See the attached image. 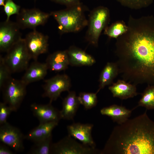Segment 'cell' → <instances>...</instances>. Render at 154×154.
I'll use <instances>...</instances> for the list:
<instances>
[{
    "mask_svg": "<svg viewBox=\"0 0 154 154\" xmlns=\"http://www.w3.org/2000/svg\"><path fill=\"white\" fill-rule=\"evenodd\" d=\"M127 25L116 43L119 74L136 85L154 84V17L130 16Z\"/></svg>",
    "mask_w": 154,
    "mask_h": 154,
    "instance_id": "obj_1",
    "label": "cell"
},
{
    "mask_svg": "<svg viewBox=\"0 0 154 154\" xmlns=\"http://www.w3.org/2000/svg\"><path fill=\"white\" fill-rule=\"evenodd\" d=\"M144 113L115 126L100 154H154V121Z\"/></svg>",
    "mask_w": 154,
    "mask_h": 154,
    "instance_id": "obj_2",
    "label": "cell"
},
{
    "mask_svg": "<svg viewBox=\"0 0 154 154\" xmlns=\"http://www.w3.org/2000/svg\"><path fill=\"white\" fill-rule=\"evenodd\" d=\"M86 8L80 3L50 13L57 22L58 29L61 34L75 33L87 26L88 20L85 15Z\"/></svg>",
    "mask_w": 154,
    "mask_h": 154,
    "instance_id": "obj_3",
    "label": "cell"
},
{
    "mask_svg": "<svg viewBox=\"0 0 154 154\" xmlns=\"http://www.w3.org/2000/svg\"><path fill=\"white\" fill-rule=\"evenodd\" d=\"M110 17V11L106 7L100 6L91 11L88 20L85 37L86 40L89 44L98 46L100 34L107 27Z\"/></svg>",
    "mask_w": 154,
    "mask_h": 154,
    "instance_id": "obj_4",
    "label": "cell"
},
{
    "mask_svg": "<svg viewBox=\"0 0 154 154\" xmlns=\"http://www.w3.org/2000/svg\"><path fill=\"white\" fill-rule=\"evenodd\" d=\"M6 53L4 61L12 73L26 70L29 66L31 58L24 38L15 44Z\"/></svg>",
    "mask_w": 154,
    "mask_h": 154,
    "instance_id": "obj_5",
    "label": "cell"
},
{
    "mask_svg": "<svg viewBox=\"0 0 154 154\" xmlns=\"http://www.w3.org/2000/svg\"><path fill=\"white\" fill-rule=\"evenodd\" d=\"M27 85L21 80L11 78L5 83L3 90L4 102L13 112L19 109L26 93Z\"/></svg>",
    "mask_w": 154,
    "mask_h": 154,
    "instance_id": "obj_6",
    "label": "cell"
},
{
    "mask_svg": "<svg viewBox=\"0 0 154 154\" xmlns=\"http://www.w3.org/2000/svg\"><path fill=\"white\" fill-rule=\"evenodd\" d=\"M100 151L96 148L85 145L77 141L68 135L58 141L52 143L50 154H96Z\"/></svg>",
    "mask_w": 154,
    "mask_h": 154,
    "instance_id": "obj_7",
    "label": "cell"
},
{
    "mask_svg": "<svg viewBox=\"0 0 154 154\" xmlns=\"http://www.w3.org/2000/svg\"><path fill=\"white\" fill-rule=\"evenodd\" d=\"M16 22L21 29H36L43 25L51 16L50 13L43 12L36 8L23 9L17 15Z\"/></svg>",
    "mask_w": 154,
    "mask_h": 154,
    "instance_id": "obj_8",
    "label": "cell"
},
{
    "mask_svg": "<svg viewBox=\"0 0 154 154\" xmlns=\"http://www.w3.org/2000/svg\"><path fill=\"white\" fill-rule=\"evenodd\" d=\"M71 86L70 77L66 74H57L46 80L42 96L48 98L50 102L55 101L63 92L69 91Z\"/></svg>",
    "mask_w": 154,
    "mask_h": 154,
    "instance_id": "obj_9",
    "label": "cell"
},
{
    "mask_svg": "<svg viewBox=\"0 0 154 154\" xmlns=\"http://www.w3.org/2000/svg\"><path fill=\"white\" fill-rule=\"evenodd\" d=\"M48 37L36 29L29 33L24 38L31 58L36 61L40 54L47 52Z\"/></svg>",
    "mask_w": 154,
    "mask_h": 154,
    "instance_id": "obj_10",
    "label": "cell"
},
{
    "mask_svg": "<svg viewBox=\"0 0 154 154\" xmlns=\"http://www.w3.org/2000/svg\"><path fill=\"white\" fill-rule=\"evenodd\" d=\"M21 29L16 22L9 20L0 24V50L7 52L22 38Z\"/></svg>",
    "mask_w": 154,
    "mask_h": 154,
    "instance_id": "obj_11",
    "label": "cell"
},
{
    "mask_svg": "<svg viewBox=\"0 0 154 154\" xmlns=\"http://www.w3.org/2000/svg\"><path fill=\"white\" fill-rule=\"evenodd\" d=\"M24 136L18 128L7 122L1 125V142L16 151L21 152L23 150V141Z\"/></svg>",
    "mask_w": 154,
    "mask_h": 154,
    "instance_id": "obj_12",
    "label": "cell"
},
{
    "mask_svg": "<svg viewBox=\"0 0 154 154\" xmlns=\"http://www.w3.org/2000/svg\"><path fill=\"white\" fill-rule=\"evenodd\" d=\"M93 126L90 123H73L67 126L68 135L85 145L96 148V145L91 134Z\"/></svg>",
    "mask_w": 154,
    "mask_h": 154,
    "instance_id": "obj_13",
    "label": "cell"
},
{
    "mask_svg": "<svg viewBox=\"0 0 154 154\" xmlns=\"http://www.w3.org/2000/svg\"><path fill=\"white\" fill-rule=\"evenodd\" d=\"M49 103L46 104L33 103L31 108L34 115L37 118L39 123L50 122H58L62 119L60 111L54 107Z\"/></svg>",
    "mask_w": 154,
    "mask_h": 154,
    "instance_id": "obj_14",
    "label": "cell"
},
{
    "mask_svg": "<svg viewBox=\"0 0 154 154\" xmlns=\"http://www.w3.org/2000/svg\"><path fill=\"white\" fill-rule=\"evenodd\" d=\"M69 65L72 66H91L96 62L95 58L82 49L71 46L66 50Z\"/></svg>",
    "mask_w": 154,
    "mask_h": 154,
    "instance_id": "obj_15",
    "label": "cell"
},
{
    "mask_svg": "<svg viewBox=\"0 0 154 154\" xmlns=\"http://www.w3.org/2000/svg\"><path fill=\"white\" fill-rule=\"evenodd\" d=\"M136 86L123 80H119L113 83L108 89L114 97L125 100L133 98L139 94Z\"/></svg>",
    "mask_w": 154,
    "mask_h": 154,
    "instance_id": "obj_16",
    "label": "cell"
},
{
    "mask_svg": "<svg viewBox=\"0 0 154 154\" xmlns=\"http://www.w3.org/2000/svg\"><path fill=\"white\" fill-rule=\"evenodd\" d=\"M48 68L46 63L35 61L28 66L21 80L27 85L43 79L47 74Z\"/></svg>",
    "mask_w": 154,
    "mask_h": 154,
    "instance_id": "obj_17",
    "label": "cell"
},
{
    "mask_svg": "<svg viewBox=\"0 0 154 154\" xmlns=\"http://www.w3.org/2000/svg\"><path fill=\"white\" fill-rule=\"evenodd\" d=\"M68 92L63 101L62 108L60 111L62 119L72 120L80 104L75 92L73 91Z\"/></svg>",
    "mask_w": 154,
    "mask_h": 154,
    "instance_id": "obj_18",
    "label": "cell"
},
{
    "mask_svg": "<svg viewBox=\"0 0 154 154\" xmlns=\"http://www.w3.org/2000/svg\"><path fill=\"white\" fill-rule=\"evenodd\" d=\"M48 69L55 72L66 70L69 65L66 50L55 52L49 55L46 62Z\"/></svg>",
    "mask_w": 154,
    "mask_h": 154,
    "instance_id": "obj_19",
    "label": "cell"
},
{
    "mask_svg": "<svg viewBox=\"0 0 154 154\" xmlns=\"http://www.w3.org/2000/svg\"><path fill=\"white\" fill-rule=\"evenodd\" d=\"M58 123L52 121L39 123L38 126L25 136L24 138L34 143L44 139L52 134V130L58 125Z\"/></svg>",
    "mask_w": 154,
    "mask_h": 154,
    "instance_id": "obj_20",
    "label": "cell"
},
{
    "mask_svg": "<svg viewBox=\"0 0 154 154\" xmlns=\"http://www.w3.org/2000/svg\"><path fill=\"white\" fill-rule=\"evenodd\" d=\"M132 110L127 109L125 107L116 104L104 107L100 110L101 114L108 116L118 124L121 123L128 119Z\"/></svg>",
    "mask_w": 154,
    "mask_h": 154,
    "instance_id": "obj_21",
    "label": "cell"
},
{
    "mask_svg": "<svg viewBox=\"0 0 154 154\" xmlns=\"http://www.w3.org/2000/svg\"><path fill=\"white\" fill-rule=\"evenodd\" d=\"M119 74L118 66L116 62H108L102 71L99 77L98 93L106 86L113 84L114 79Z\"/></svg>",
    "mask_w": 154,
    "mask_h": 154,
    "instance_id": "obj_22",
    "label": "cell"
},
{
    "mask_svg": "<svg viewBox=\"0 0 154 154\" xmlns=\"http://www.w3.org/2000/svg\"><path fill=\"white\" fill-rule=\"evenodd\" d=\"M142 106L146 110L154 109V84L148 85L143 92L137 107Z\"/></svg>",
    "mask_w": 154,
    "mask_h": 154,
    "instance_id": "obj_23",
    "label": "cell"
},
{
    "mask_svg": "<svg viewBox=\"0 0 154 154\" xmlns=\"http://www.w3.org/2000/svg\"><path fill=\"white\" fill-rule=\"evenodd\" d=\"M127 30V25L123 21H118L109 27H106L104 33L110 38L116 39L126 33Z\"/></svg>",
    "mask_w": 154,
    "mask_h": 154,
    "instance_id": "obj_24",
    "label": "cell"
},
{
    "mask_svg": "<svg viewBox=\"0 0 154 154\" xmlns=\"http://www.w3.org/2000/svg\"><path fill=\"white\" fill-rule=\"evenodd\" d=\"M52 143V134L46 138L35 143L29 152L32 154H49Z\"/></svg>",
    "mask_w": 154,
    "mask_h": 154,
    "instance_id": "obj_25",
    "label": "cell"
},
{
    "mask_svg": "<svg viewBox=\"0 0 154 154\" xmlns=\"http://www.w3.org/2000/svg\"><path fill=\"white\" fill-rule=\"evenodd\" d=\"M97 93H87L81 92L78 96L80 104L82 105L86 110H88L94 107L98 102Z\"/></svg>",
    "mask_w": 154,
    "mask_h": 154,
    "instance_id": "obj_26",
    "label": "cell"
},
{
    "mask_svg": "<svg viewBox=\"0 0 154 154\" xmlns=\"http://www.w3.org/2000/svg\"><path fill=\"white\" fill-rule=\"evenodd\" d=\"M122 5L133 9H139L147 7L153 0H116Z\"/></svg>",
    "mask_w": 154,
    "mask_h": 154,
    "instance_id": "obj_27",
    "label": "cell"
},
{
    "mask_svg": "<svg viewBox=\"0 0 154 154\" xmlns=\"http://www.w3.org/2000/svg\"><path fill=\"white\" fill-rule=\"evenodd\" d=\"M12 74L10 70L5 63L3 57H0V88L1 90L7 82L11 77Z\"/></svg>",
    "mask_w": 154,
    "mask_h": 154,
    "instance_id": "obj_28",
    "label": "cell"
},
{
    "mask_svg": "<svg viewBox=\"0 0 154 154\" xmlns=\"http://www.w3.org/2000/svg\"><path fill=\"white\" fill-rule=\"evenodd\" d=\"M20 6L16 4L12 0H6L4 6V10L7 15L5 21L9 20L11 16L14 14L18 15L20 11Z\"/></svg>",
    "mask_w": 154,
    "mask_h": 154,
    "instance_id": "obj_29",
    "label": "cell"
},
{
    "mask_svg": "<svg viewBox=\"0 0 154 154\" xmlns=\"http://www.w3.org/2000/svg\"><path fill=\"white\" fill-rule=\"evenodd\" d=\"M12 112V109L5 103L4 102L0 103V125L7 122V118Z\"/></svg>",
    "mask_w": 154,
    "mask_h": 154,
    "instance_id": "obj_30",
    "label": "cell"
},
{
    "mask_svg": "<svg viewBox=\"0 0 154 154\" xmlns=\"http://www.w3.org/2000/svg\"><path fill=\"white\" fill-rule=\"evenodd\" d=\"M56 2L64 5L67 7H71L80 3V0H52Z\"/></svg>",
    "mask_w": 154,
    "mask_h": 154,
    "instance_id": "obj_31",
    "label": "cell"
},
{
    "mask_svg": "<svg viewBox=\"0 0 154 154\" xmlns=\"http://www.w3.org/2000/svg\"><path fill=\"white\" fill-rule=\"evenodd\" d=\"M13 152L6 146V145L1 144L0 145V154H13Z\"/></svg>",
    "mask_w": 154,
    "mask_h": 154,
    "instance_id": "obj_32",
    "label": "cell"
},
{
    "mask_svg": "<svg viewBox=\"0 0 154 154\" xmlns=\"http://www.w3.org/2000/svg\"><path fill=\"white\" fill-rule=\"evenodd\" d=\"M6 0H0V5L4 6L5 5V1Z\"/></svg>",
    "mask_w": 154,
    "mask_h": 154,
    "instance_id": "obj_33",
    "label": "cell"
}]
</instances>
